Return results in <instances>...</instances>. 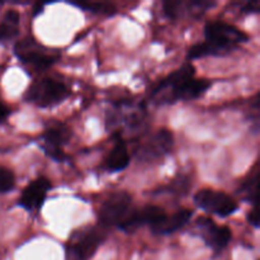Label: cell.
Listing matches in <instances>:
<instances>
[{"label":"cell","mask_w":260,"mask_h":260,"mask_svg":"<svg viewBox=\"0 0 260 260\" xmlns=\"http://www.w3.org/2000/svg\"><path fill=\"white\" fill-rule=\"evenodd\" d=\"M240 10L241 13H246V14H249V13H258L260 10V4L259 2H248L245 3V5Z\"/></svg>","instance_id":"cell-22"},{"label":"cell","mask_w":260,"mask_h":260,"mask_svg":"<svg viewBox=\"0 0 260 260\" xmlns=\"http://www.w3.org/2000/svg\"><path fill=\"white\" fill-rule=\"evenodd\" d=\"M239 196L243 200L250 202L253 206H256V193H258V173L254 172L251 177H249L239 189Z\"/></svg>","instance_id":"cell-19"},{"label":"cell","mask_w":260,"mask_h":260,"mask_svg":"<svg viewBox=\"0 0 260 260\" xmlns=\"http://www.w3.org/2000/svg\"><path fill=\"white\" fill-rule=\"evenodd\" d=\"M20 15L17 10L10 9L4 14L3 19L0 20V42L3 41H10L19 32Z\"/></svg>","instance_id":"cell-16"},{"label":"cell","mask_w":260,"mask_h":260,"mask_svg":"<svg viewBox=\"0 0 260 260\" xmlns=\"http://www.w3.org/2000/svg\"><path fill=\"white\" fill-rule=\"evenodd\" d=\"M248 222L250 223V225L253 226V228L258 229V226H259L258 222H259V221H258V212H256V206H254L253 210H251L250 212H249Z\"/></svg>","instance_id":"cell-23"},{"label":"cell","mask_w":260,"mask_h":260,"mask_svg":"<svg viewBox=\"0 0 260 260\" xmlns=\"http://www.w3.org/2000/svg\"><path fill=\"white\" fill-rule=\"evenodd\" d=\"M14 53L23 65L36 71H43L55 65L60 58V53L48 51L33 38H24L14 47Z\"/></svg>","instance_id":"cell-4"},{"label":"cell","mask_w":260,"mask_h":260,"mask_svg":"<svg viewBox=\"0 0 260 260\" xmlns=\"http://www.w3.org/2000/svg\"><path fill=\"white\" fill-rule=\"evenodd\" d=\"M194 74H196L194 66L192 65L190 61H188V62H185L184 65L180 66L178 70H175L174 73H172L169 76H167V78L159 84V86H157L156 89L172 88V86L177 85V84L182 83V81H185L188 80V79L194 78Z\"/></svg>","instance_id":"cell-17"},{"label":"cell","mask_w":260,"mask_h":260,"mask_svg":"<svg viewBox=\"0 0 260 260\" xmlns=\"http://www.w3.org/2000/svg\"><path fill=\"white\" fill-rule=\"evenodd\" d=\"M129 165V152L123 140H118L106 159V169L111 173L123 172Z\"/></svg>","instance_id":"cell-15"},{"label":"cell","mask_w":260,"mask_h":260,"mask_svg":"<svg viewBox=\"0 0 260 260\" xmlns=\"http://www.w3.org/2000/svg\"><path fill=\"white\" fill-rule=\"evenodd\" d=\"M174 146V136L169 129H160L149 137L144 144L139 146L135 152V157L139 162L149 164L161 160L170 154Z\"/></svg>","instance_id":"cell-7"},{"label":"cell","mask_w":260,"mask_h":260,"mask_svg":"<svg viewBox=\"0 0 260 260\" xmlns=\"http://www.w3.org/2000/svg\"><path fill=\"white\" fill-rule=\"evenodd\" d=\"M70 89L63 83L53 79L45 78L33 81L24 93V99L40 108H50L62 103L69 95Z\"/></svg>","instance_id":"cell-3"},{"label":"cell","mask_w":260,"mask_h":260,"mask_svg":"<svg viewBox=\"0 0 260 260\" xmlns=\"http://www.w3.org/2000/svg\"><path fill=\"white\" fill-rule=\"evenodd\" d=\"M74 7L80 8L81 10H86V12L94 13V14H101V15H112L117 14V8L114 7L111 3H103V2H88V3H71Z\"/></svg>","instance_id":"cell-18"},{"label":"cell","mask_w":260,"mask_h":260,"mask_svg":"<svg viewBox=\"0 0 260 260\" xmlns=\"http://www.w3.org/2000/svg\"><path fill=\"white\" fill-rule=\"evenodd\" d=\"M106 238V231L101 226H89L75 231L65 245V259L90 260Z\"/></svg>","instance_id":"cell-2"},{"label":"cell","mask_w":260,"mask_h":260,"mask_svg":"<svg viewBox=\"0 0 260 260\" xmlns=\"http://www.w3.org/2000/svg\"><path fill=\"white\" fill-rule=\"evenodd\" d=\"M194 203L205 212L222 218L234 215L239 210V205L234 198L213 189H202L196 193Z\"/></svg>","instance_id":"cell-8"},{"label":"cell","mask_w":260,"mask_h":260,"mask_svg":"<svg viewBox=\"0 0 260 260\" xmlns=\"http://www.w3.org/2000/svg\"><path fill=\"white\" fill-rule=\"evenodd\" d=\"M10 116V109L8 108L5 104H3L0 102V123H3L4 121H7L8 117Z\"/></svg>","instance_id":"cell-24"},{"label":"cell","mask_w":260,"mask_h":260,"mask_svg":"<svg viewBox=\"0 0 260 260\" xmlns=\"http://www.w3.org/2000/svg\"><path fill=\"white\" fill-rule=\"evenodd\" d=\"M15 175L8 168L0 165V194H5L14 189Z\"/></svg>","instance_id":"cell-20"},{"label":"cell","mask_w":260,"mask_h":260,"mask_svg":"<svg viewBox=\"0 0 260 260\" xmlns=\"http://www.w3.org/2000/svg\"><path fill=\"white\" fill-rule=\"evenodd\" d=\"M196 225H197L198 234L206 243V245L212 249L216 254H220L221 251L228 248L231 238H233L231 230L228 226L216 225L215 221L208 217L198 218Z\"/></svg>","instance_id":"cell-10"},{"label":"cell","mask_w":260,"mask_h":260,"mask_svg":"<svg viewBox=\"0 0 260 260\" xmlns=\"http://www.w3.org/2000/svg\"><path fill=\"white\" fill-rule=\"evenodd\" d=\"M51 187L52 185H51L50 179H47L46 177L36 178L23 189L22 194L18 200V206L29 211V212L38 211L45 203V200Z\"/></svg>","instance_id":"cell-11"},{"label":"cell","mask_w":260,"mask_h":260,"mask_svg":"<svg viewBox=\"0 0 260 260\" xmlns=\"http://www.w3.org/2000/svg\"><path fill=\"white\" fill-rule=\"evenodd\" d=\"M248 41L249 36L235 25L223 20H212L205 25V41L188 50V58L192 61L208 56L229 55Z\"/></svg>","instance_id":"cell-1"},{"label":"cell","mask_w":260,"mask_h":260,"mask_svg":"<svg viewBox=\"0 0 260 260\" xmlns=\"http://www.w3.org/2000/svg\"><path fill=\"white\" fill-rule=\"evenodd\" d=\"M215 2H206V0H192V2H165L162 4L165 15L170 19H179V18H200L207 10L215 7Z\"/></svg>","instance_id":"cell-12"},{"label":"cell","mask_w":260,"mask_h":260,"mask_svg":"<svg viewBox=\"0 0 260 260\" xmlns=\"http://www.w3.org/2000/svg\"><path fill=\"white\" fill-rule=\"evenodd\" d=\"M190 188V182L185 175H178L177 179L173 180L172 184L168 187V192H172V194L184 196Z\"/></svg>","instance_id":"cell-21"},{"label":"cell","mask_w":260,"mask_h":260,"mask_svg":"<svg viewBox=\"0 0 260 260\" xmlns=\"http://www.w3.org/2000/svg\"><path fill=\"white\" fill-rule=\"evenodd\" d=\"M132 197L127 192H116L109 196L99 208L98 220L102 229L118 228L131 212Z\"/></svg>","instance_id":"cell-6"},{"label":"cell","mask_w":260,"mask_h":260,"mask_svg":"<svg viewBox=\"0 0 260 260\" xmlns=\"http://www.w3.org/2000/svg\"><path fill=\"white\" fill-rule=\"evenodd\" d=\"M212 85L206 79H188L168 89H155L152 91V101L156 104H173L179 101L189 102L202 96Z\"/></svg>","instance_id":"cell-5"},{"label":"cell","mask_w":260,"mask_h":260,"mask_svg":"<svg viewBox=\"0 0 260 260\" xmlns=\"http://www.w3.org/2000/svg\"><path fill=\"white\" fill-rule=\"evenodd\" d=\"M71 139V129L63 123H55L48 127L43 134L42 150L47 156L55 161L61 162L68 159L62 147Z\"/></svg>","instance_id":"cell-9"},{"label":"cell","mask_w":260,"mask_h":260,"mask_svg":"<svg viewBox=\"0 0 260 260\" xmlns=\"http://www.w3.org/2000/svg\"><path fill=\"white\" fill-rule=\"evenodd\" d=\"M192 216L193 211L188 210V208L177 211L170 216L165 213L160 220H157L154 225L150 226V229L155 235H170V234L175 233V231L180 230L185 225H188Z\"/></svg>","instance_id":"cell-14"},{"label":"cell","mask_w":260,"mask_h":260,"mask_svg":"<svg viewBox=\"0 0 260 260\" xmlns=\"http://www.w3.org/2000/svg\"><path fill=\"white\" fill-rule=\"evenodd\" d=\"M165 215V211L159 206H145L137 210H131L123 222L118 226L119 230L126 234H132L142 226H151Z\"/></svg>","instance_id":"cell-13"}]
</instances>
